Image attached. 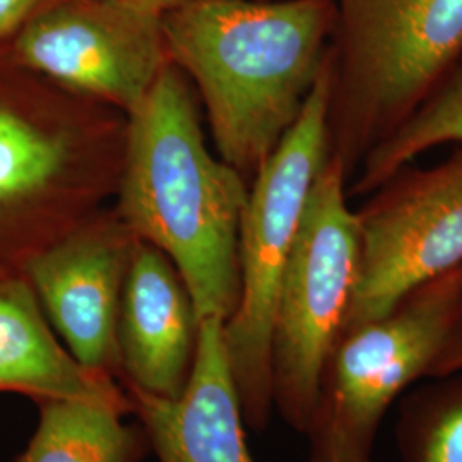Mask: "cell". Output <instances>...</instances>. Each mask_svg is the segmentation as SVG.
<instances>
[{
	"instance_id": "1",
	"label": "cell",
	"mask_w": 462,
	"mask_h": 462,
	"mask_svg": "<svg viewBox=\"0 0 462 462\" xmlns=\"http://www.w3.org/2000/svg\"><path fill=\"white\" fill-rule=\"evenodd\" d=\"M162 23L166 47L199 86L223 162L257 173L326 66L334 2L187 0Z\"/></svg>"
},
{
	"instance_id": "2",
	"label": "cell",
	"mask_w": 462,
	"mask_h": 462,
	"mask_svg": "<svg viewBox=\"0 0 462 462\" xmlns=\"http://www.w3.org/2000/svg\"><path fill=\"white\" fill-rule=\"evenodd\" d=\"M129 116L124 216L173 261L199 322H226L240 298L238 230L248 196L242 173L211 156L192 97L171 67Z\"/></svg>"
},
{
	"instance_id": "3",
	"label": "cell",
	"mask_w": 462,
	"mask_h": 462,
	"mask_svg": "<svg viewBox=\"0 0 462 462\" xmlns=\"http://www.w3.org/2000/svg\"><path fill=\"white\" fill-rule=\"evenodd\" d=\"M329 156L349 179L462 57V0H336Z\"/></svg>"
},
{
	"instance_id": "4",
	"label": "cell",
	"mask_w": 462,
	"mask_h": 462,
	"mask_svg": "<svg viewBox=\"0 0 462 462\" xmlns=\"http://www.w3.org/2000/svg\"><path fill=\"white\" fill-rule=\"evenodd\" d=\"M329 53L293 127L255 173L238 230L240 298L225 347L245 425L264 430L274 410L273 326L281 278L312 185L329 158Z\"/></svg>"
},
{
	"instance_id": "5",
	"label": "cell",
	"mask_w": 462,
	"mask_h": 462,
	"mask_svg": "<svg viewBox=\"0 0 462 462\" xmlns=\"http://www.w3.org/2000/svg\"><path fill=\"white\" fill-rule=\"evenodd\" d=\"M457 307L459 267L420 284L387 314L339 334L305 431L309 462H372L383 416L414 380L429 377Z\"/></svg>"
},
{
	"instance_id": "6",
	"label": "cell",
	"mask_w": 462,
	"mask_h": 462,
	"mask_svg": "<svg viewBox=\"0 0 462 462\" xmlns=\"http://www.w3.org/2000/svg\"><path fill=\"white\" fill-rule=\"evenodd\" d=\"M343 165L329 156L315 179L281 278L271 346L273 404L305 435L322 368L346 320L362 263V231L347 206Z\"/></svg>"
},
{
	"instance_id": "7",
	"label": "cell",
	"mask_w": 462,
	"mask_h": 462,
	"mask_svg": "<svg viewBox=\"0 0 462 462\" xmlns=\"http://www.w3.org/2000/svg\"><path fill=\"white\" fill-rule=\"evenodd\" d=\"M368 196L356 211L362 263L341 332L462 264V146L439 165L397 170Z\"/></svg>"
},
{
	"instance_id": "8",
	"label": "cell",
	"mask_w": 462,
	"mask_h": 462,
	"mask_svg": "<svg viewBox=\"0 0 462 462\" xmlns=\"http://www.w3.org/2000/svg\"><path fill=\"white\" fill-rule=\"evenodd\" d=\"M165 47L162 16L116 0H57L21 26L9 55L36 76L131 114L165 69Z\"/></svg>"
},
{
	"instance_id": "9",
	"label": "cell",
	"mask_w": 462,
	"mask_h": 462,
	"mask_svg": "<svg viewBox=\"0 0 462 462\" xmlns=\"http://www.w3.org/2000/svg\"><path fill=\"white\" fill-rule=\"evenodd\" d=\"M131 250L103 233L67 235L23 271L70 355L118 380L116 326Z\"/></svg>"
},
{
	"instance_id": "10",
	"label": "cell",
	"mask_w": 462,
	"mask_h": 462,
	"mask_svg": "<svg viewBox=\"0 0 462 462\" xmlns=\"http://www.w3.org/2000/svg\"><path fill=\"white\" fill-rule=\"evenodd\" d=\"M199 320L182 280L165 254L134 245L122 288L116 345L125 389L160 397L183 393L198 347Z\"/></svg>"
},
{
	"instance_id": "11",
	"label": "cell",
	"mask_w": 462,
	"mask_h": 462,
	"mask_svg": "<svg viewBox=\"0 0 462 462\" xmlns=\"http://www.w3.org/2000/svg\"><path fill=\"white\" fill-rule=\"evenodd\" d=\"M160 462H255L225 347V320L199 322L196 358L179 397L127 389Z\"/></svg>"
},
{
	"instance_id": "12",
	"label": "cell",
	"mask_w": 462,
	"mask_h": 462,
	"mask_svg": "<svg viewBox=\"0 0 462 462\" xmlns=\"http://www.w3.org/2000/svg\"><path fill=\"white\" fill-rule=\"evenodd\" d=\"M0 393L47 399H97L127 408L125 385L79 364L59 343L24 274L0 278Z\"/></svg>"
},
{
	"instance_id": "13",
	"label": "cell",
	"mask_w": 462,
	"mask_h": 462,
	"mask_svg": "<svg viewBox=\"0 0 462 462\" xmlns=\"http://www.w3.org/2000/svg\"><path fill=\"white\" fill-rule=\"evenodd\" d=\"M67 162L66 135L0 88V278L23 274L26 263L43 250L24 235V223Z\"/></svg>"
},
{
	"instance_id": "14",
	"label": "cell",
	"mask_w": 462,
	"mask_h": 462,
	"mask_svg": "<svg viewBox=\"0 0 462 462\" xmlns=\"http://www.w3.org/2000/svg\"><path fill=\"white\" fill-rule=\"evenodd\" d=\"M38 427L14 462H139L148 437L124 423L127 408L97 399H47Z\"/></svg>"
},
{
	"instance_id": "15",
	"label": "cell",
	"mask_w": 462,
	"mask_h": 462,
	"mask_svg": "<svg viewBox=\"0 0 462 462\" xmlns=\"http://www.w3.org/2000/svg\"><path fill=\"white\" fill-rule=\"evenodd\" d=\"M444 144L462 146V57L413 116L365 156L347 196L372 194L416 156Z\"/></svg>"
},
{
	"instance_id": "16",
	"label": "cell",
	"mask_w": 462,
	"mask_h": 462,
	"mask_svg": "<svg viewBox=\"0 0 462 462\" xmlns=\"http://www.w3.org/2000/svg\"><path fill=\"white\" fill-rule=\"evenodd\" d=\"M433 380L402 402V462H462V370Z\"/></svg>"
},
{
	"instance_id": "17",
	"label": "cell",
	"mask_w": 462,
	"mask_h": 462,
	"mask_svg": "<svg viewBox=\"0 0 462 462\" xmlns=\"http://www.w3.org/2000/svg\"><path fill=\"white\" fill-rule=\"evenodd\" d=\"M462 370V264L459 265V307L456 320L447 336L446 345L442 347L437 362L430 370L429 379L446 377Z\"/></svg>"
},
{
	"instance_id": "18",
	"label": "cell",
	"mask_w": 462,
	"mask_h": 462,
	"mask_svg": "<svg viewBox=\"0 0 462 462\" xmlns=\"http://www.w3.org/2000/svg\"><path fill=\"white\" fill-rule=\"evenodd\" d=\"M45 0H0V42H11Z\"/></svg>"
},
{
	"instance_id": "19",
	"label": "cell",
	"mask_w": 462,
	"mask_h": 462,
	"mask_svg": "<svg viewBox=\"0 0 462 462\" xmlns=\"http://www.w3.org/2000/svg\"><path fill=\"white\" fill-rule=\"evenodd\" d=\"M116 2H122V4L133 5L135 9L163 17L168 13H171L173 9L180 7L187 0H116Z\"/></svg>"
}]
</instances>
